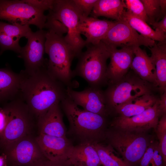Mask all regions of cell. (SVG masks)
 <instances>
[{"mask_svg":"<svg viewBox=\"0 0 166 166\" xmlns=\"http://www.w3.org/2000/svg\"><path fill=\"white\" fill-rule=\"evenodd\" d=\"M18 95L36 120L67 95L66 86L48 70L47 63L34 71L22 70Z\"/></svg>","mask_w":166,"mask_h":166,"instance_id":"obj_1","label":"cell"},{"mask_svg":"<svg viewBox=\"0 0 166 166\" xmlns=\"http://www.w3.org/2000/svg\"><path fill=\"white\" fill-rule=\"evenodd\" d=\"M46 15L45 27L47 30L63 35L75 57H78L85 46V41L78 30L81 15L73 0H54Z\"/></svg>","mask_w":166,"mask_h":166,"instance_id":"obj_2","label":"cell"},{"mask_svg":"<svg viewBox=\"0 0 166 166\" xmlns=\"http://www.w3.org/2000/svg\"><path fill=\"white\" fill-rule=\"evenodd\" d=\"M60 105L69 121V133L80 143L93 144L105 139L106 117L80 109L67 95Z\"/></svg>","mask_w":166,"mask_h":166,"instance_id":"obj_3","label":"cell"},{"mask_svg":"<svg viewBox=\"0 0 166 166\" xmlns=\"http://www.w3.org/2000/svg\"><path fill=\"white\" fill-rule=\"evenodd\" d=\"M86 46V50L78 57L77 65L72 70L73 76L81 77L89 86L100 88L108 83L106 62L109 57L110 49L102 41Z\"/></svg>","mask_w":166,"mask_h":166,"instance_id":"obj_4","label":"cell"},{"mask_svg":"<svg viewBox=\"0 0 166 166\" xmlns=\"http://www.w3.org/2000/svg\"><path fill=\"white\" fill-rule=\"evenodd\" d=\"M7 118V124L0 137L2 151L13 142L33 134L37 120L18 95L2 107Z\"/></svg>","mask_w":166,"mask_h":166,"instance_id":"obj_5","label":"cell"},{"mask_svg":"<svg viewBox=\"0 0 166 166\" xmlns=\"http://www.w3.org/2000/svg\"><path fill=\"white\" fill-rule=\"evenodd\" d=\"M45 53L49 56L47 62L48 70L66 87L73 88L72 80L74 77L71 65L75 56L64 37L47 30Z\"/></svg>","mask_w":166,"mask_h":166,"instance_id":"obj_6","label":"cell"},{"mask_svg":"<svg viewBox=\"0 0 166 166\" xmlns=\"http://www.w3.org/2000/svg\"><path fill=\"white\" fill-rule=\"evenodd\" d=\"M105 139L118 152L123 160L130 166L139 165L142 157L152 141L146 132L114 128L106 130Z\"/></svg>","mask_w":166,"mask_h":166,"instance_id":"obj_7","label":"cell"},{"mask_svg":"<svg viewBox=\"0 0 166 166\" xmlns=\"http://www.w3.org/2000/svg\"><path fill=\"white\" fill-rule=\"evenodd\" d=\"M104 91L109 114L118 106L140 96L152 93L156 87L130 71L121 79L108 84Z\"/></svg>","mask_w":166,"mask_h":166,"instance_id":"obj_8","label":"cell"},{"mask_svg":"<svg viewBox=\"0 0 166 166\" xmlns=\"http://www.w3.org/2000/svg\"><path fill=\"white\" fill-rule=\"evenodd\" d=\"M44 12L25 0H0V19L11 24L34 25L40 30L43 29L46 19Z\"/></svg>","mask_w":166,"mask_h":166,"instance_id":"obj_9","label":"cell"},{"mask_svg":"<svg viewBox=\"0 0 166 166\" xmlns=\"http://www.w3.org/2000/svg\"><path fill=\"white\" fill-rule=\"evenodd\" d=\"M33 134L11 143L2 151L7 166H30L46 158L43 154Z\"/></svg>","mask_w":166,"mask_h":166,"instance_id":"obj_10","label":"cell"},{"mask_svg":"<svg viewBox=\"0 0 166 166\" xmlns=\"http://www.w3.org/2000/svg\"><path fill=\"white\" fill-rule=\"evenodd\" d=\"M101 41L111 48L141 45L152 47L156 44L154 41L139 34L123 20L114 22Z\"/></svg>","mask_w":166,"mask_h":166,"instance_id":"obj_11","label":"cell"},{"mask_svg":"<svg viewBox=\"0 0 166 166\" xmlns=\"http://www.w3.org/2000/svg\"><path fill=\"white\" fill-rule=\"evenodd\" d=\"M46 32L43 29L32 32L26 44L22 47L18 57L23 60L25 70L35 71L46 64L47 60L44 57Z\"/></svg>","mask_w":166,"mask_h":166,"instance_id":"obj_12","label":"cell"},{"mask_svg":"<svg viewBox=\"0 0 166 166\" xmlns=\"http://www.w3.org/2000/svg\"><path fill=\"white\" fill-rule=\"evenodd\" d=\"M68 97L78 106L83 109L107 117L109 113L104 91L101 88L89 86L81 91L66 87Z\"/></svg>","mask_w":166,"mask_h":166,"instance_id":"obj_13","label":"cell"},{"mask_svg":"<svg viewBox=\"0 0 166 166\" xmlns=\"http://www.w3.org/2000/svg\"><path fill=\"white\" fill-rule=\"evenodd\" d=\"M159 99L152 106L138 114L129 117H115L111 126L116 128L140 132L156 129L159 118L161 117L158 108Z\"/></svg>","mask_w":166,"mask_h":166,"instance_id":"obj_14","label":"cell"},{"mask_svg":"<svg viewBox=\"0 0 166 166\" xmlns=\"http://www.w3.org/2000/svg\"><path fill=\"white\" fill-rule=\"evenodd\" d=\"M36 140L44 156L53 161L68 160L74 146L67 137L39 133Z\"/></svg>","mask_w":166,"mask_h":166,"instance_id":"obj_15","label":"cell"},{"mask_svg":"<svg viewBox=\"0 0 166 166\" xmlns=\"http://www.w3.org/2000/svg\"><path fill=\"white\" fill-rule=\"evenodd\" d=\"M135 48L124 47L119 49L109 48L110 61L106 72L108 84L117 82L128 73L134 57Z\"/></svg>","mask_w":166,"mask_h":166,"instance_id":"obj_16","label":"cell"},{"mask_svg":"<svg viewBox=\"0 0 166 166\" xmlns=\"http://www.w3.org/2000/svg\"><path fill=\"white\" fill-rule=\"evenodd\" d=\"M39 133L57 137H66V130L59 103L52 106L37 120Z\"/></svg>","mask_w":166,"mask_h":166,"instance_id":"obj_17","label":"cell"},{"mask_svg":"<svg viewBox=\"0 0 166 166\" xmlns=\"http://www.w3.org/2000/svg\"><path fill=\"white\" fill-rule=\"evenodd\" d=\"M114 22L101 20L92 17L80 16L78 30L81 34L86 38L85 46L96 45L104 38Z\"/></svg>","mask_w":166,"mask_h":166,"instance_id":"obj_18","label":"cell"},{"mask_svg":"<svg viewBox=\"0 0 166 166\" xmlns=\"http://www.w3.org/2000/svg\"><path fill=\"white\" fill-rule=\"evenodd\" d=\"M130 68L140 78L158 88L155 65L146 52L140 47L134 49V57Z\"/></svg>","mask_w":166,"mask_h":166,"instance_id":"obj_19","label":"cell"},{"mask_svg":"<svg viewBox=\"0 0 166 166\" xmlns=\"http://www.w3.org/2000/svg\"><path fill=\"white\" fill-rule=\"evenodd\" d=\"M68 160L72 166H102L93 145L90 143L74 146Z\"/></svg>","mask_w":166,"mask_h":166,"instance_id":"obj_20","label":"cell"},{"mask_svg":"<svg viewBox=\"0 0 166 166\" xmlns=\"http://www.w3.org/2000/svg\"><path fill=\"white\" fill-rule=\"evenodd\" d=\"M20 77L8 68L0 69V104L11 101L18 95Z\"/></svg>","mask_w":166,"mask_h":166,"instance_id":"obj_21","label":"cell"},{"mask_svg":"<svg viewBox=\"0 0 166 166\" xmlns=\"http://www.w3.org/2000/svg\"><path fill=\"white\" fill-rule=\"evenodd\" d=\"M159 99L152 93L144 95L118 106L113 112L119 114L120 117H132L152 106Z\"/></svg>","mask_w":166,"mask_h":166,"instance_id":"obj_22","label":"cell"},{"mask_svg":"<svg viewBox=\"0 0 166 166\" xmlns=\"http://www.w3.org/2000/svg\"><path fill=\"white\" fill-rule=\"evenodd\" d=\"M148 48L151 53L150 57L155 66L158 89L161 94L166 90V40Z\"/></svg>","mask_w":166,"mask_h":166,"instance_id":"obj_23","label":"cell"},{"mask_svg":"<svg viewBox=\"0 0 166 166\" xmlns=\"http://www.w3.org/2000/svg\"><path fill=\"white\" fill-rule=\"evenodd\" d=\"M125 7L124 0H97L90 14V17H105L116 20H122Z\"/></svg>","mask_w":166,"mask_h":166,"instance_id":"obj_24","label":"cell"},{"mask_svg":"<svg viewBox=\"0 0 166 166\" xmlns=\"http://www.w3.org/2000/svg\"><path fill=\"white\" fill-rule=\"evenodd\" d=\"M123 20L127 21L133 29L144 37L158 42L166 40V34L155 31L146 22L127 10H125L124 14Z\"/></svg>","mask_w":166,"mask_h":166,"instance_id":"obj_25","label":"cell"},{"mask_svg":"<svg viewBox=\"0 0 166 166\" xmlns=\"http://www.w3.org/2000/svg\"><path fill=\"white\" fill-rule=\"evenodd\" d=\"M97 152L102 166H130L114 153L113 148L100 143L92 144Z\"/></svg>","mask_w":166,"mask_h":166,"instance_id":"obj_26","label":"cell"},{"mask_svg":"<svg viewBox=\"0 0 166 166\" xmlns=\"http://www.w3.org/2000/svg\"><path fill=\"white\" fill-rule=\"evenodd\" d=\"M33 31L28 25L9 24L0 21V32L20 40L22 37L27 38Z\"/></svg>","mask_w":166,"mask_h":166,"instance_id":"obj_27","label":"cell"},{"mask_svg":"<svg viewBox=\"0 0 166 166\" xmlns=\"http://www.w3.org/2000/svg\"><path fill=\"white\" fill-rule=\"evenodd\" d=\"M143 4L149 24L159 21L163 17L160 0H140Z\"/></svg>","mask_w":166,"mask_h":166,"instance_id":"obj_28","label":"cell"},{"mask_svg":"<svg viewBox=\"0 0 166 166\" xmlns=\"http://www.w3.org/2000/svg\"><path fill=\"white\" fill-rule=\"evenodd\" d=\"M125 7L133 15L148 22V19L144 6L140 0H124Z\"/></svg>","mask_w":166,"mask_h":166,"instance_id":"obj_29","label":"cell"},{"mask_svg":"<svg viewBox=\"0 0 166 166\" xmlns=\"http://www.w3.org/2000/svg\"><path fill=\"white\" fill-rule=\"evenodd\" d=\"M19 41V40L0 32V54L7 50H12L19 54L22 48Z\"/></svg>","mask_w":166,"mask_h":166,"instance_id":"obj_30","label":"cell"},{"mask_svg":"<svg viewBox=\"0 0 166 166\" xmlns=\"http://www.w3.org/2000/svg\"><path fill=\"white\" fill-rule=\"evenodd\" d=\"M97 0H73L81 16L89 17Z\"/></svg>","mask_w":166,"mask_h":166,"instance_id":"obj_31","label":"cell"},{"mask_svg":"<svg viewBox=\"0 0 166 166\" xmlns=\"http://www.w3.org/2000/svg\"><path fill=\"white\" fill-rule=\"evenodd\" d=\"M156 142H151L139 163L140 166H151Z\"/></svg>","mask_w":166,"mask_h":166,"instance_id":"obj_32","label":"cell"},{"mask_svg":"<svg viewBox=\"0 0 166 166\" xmlns=\"http://www.w3.org/2000/svg\"><path fill=\"white\" fill-rule=\"evenodd\" d=\"M30 166H72L68 160L53 161L45 158L39 160Z\"/></svg>","mask_w":166,"mask_h":166,"instance_id":"obj_33","label":"cell"},{"mask_svg":"<svg viewBox=\"0 0 166 166\" xmlns=\"http://www.w3.org/2000/svg\"><path fill=\"white\" fill-rule=\"evenodd\" d=\"M25 0L26 2L44 11L50 9L54 2V0Z\"/></svg>","mask_w":166,"mask_h":166,"instance_id":"obj_34","label":"cell"},{"mask_svg":"<svg viewBox=\"0 0 166 166\" xmlns=\"http://www.w3.org/2000/svg\"><path fill=\"white\" fill-rule=\"evenodd\" d=\"M151 166H166L158 142L155 143Z\"/></svg>","mask_w":166,"mask_h":166,"instance_id":"obj_35","label":"cell"},{"mask_svg":"<svg viewBox=\"0 0 166 166\" xmlns=\"http://www.w3.org/2000/svg\"><path fill=\"white\" fill-rule=\"evenodd\" d=\"M150 25L152 26L155 31L166 34V15L160 21L155 22Z\"/></svg>","mask_w":166,"mask_h":166,"instance_id":"obj_36","label":"cell"},{"mask_svg":"<svg viewBox=\"0 0 166 166\" xmlns=\"http://www.w3.org/2000/svg\"><path fill=\"white\" fill-rule=\"evenodd\" d=\"M7 122V116L3 107H0V137L6 128Z\"/></svg>","mask_w":166,"mask_h":166,"instance_id":"obj_37","label":"cell"},{"mask_svg":"<svg viewBox=\"0 0 166 166\" xmlns=\"http://www.w3.org/2000/svg\"><path fill=\"white\" fill-rule=\"evenodd\" d=\"M158 108L161 116L166 114V90L161 94L158 101Z\"/></svg>","mask_w":166,"mask_h":166,"instance_id":"obj_38","label":"cell"},{"mask_svg":"<svg viewBox=\"0 0 166 166\" xmlns=\"http://www.w3.org/2000/svg\"><path fill=\"white\" fill-rule=\"evenodd\" d=\"M160 4L162 15L164 17L166 15V0H160Z\"/></svg>","mask_w":166,"mask_h":166,"instance_id":"obj_39","label":"cell"},{"mask_svg":"<svg viewBox=\"0 0 166 166\" xmlns=\"http://www.w3.org/2000/svg\"><path fill=\"white\" fill-rule=\"evenodd\" d=\"M0 166H7L6 158L3 154L0 156Z\"/></svg>","mask_w":166,"mask_h":166,"instance_id":"obj_40","label":"cell"},{"mask_svg":"<svg viewBox=\"0 0 166 166\" xmlns=\"http://www.w3.org/2000/svg\"></svg>","mask_w":166,"mask_h":166,"instance_id":"obj_41","label":"cell"}]
</instances>
